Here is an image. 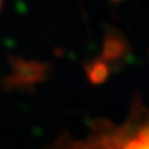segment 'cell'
<instances>
[{
    "mask_svg": "<svg viewBox=\"0 0 149 149\" xmlns=\"http://www.w3.org/2000/svg\"><path fill=\"white\" fill-rule=\"evenodd\" d=\"M63 149H149V116L118 128H104Z\"/></svg>",
    "mask_w": 149,
    "mask_h": 149,
    "instance_id": "obj_1",
    "label": "cell"
},
{
    "mask_svg": "<svg viewBox=\"0 0 149 149\" xmlns=\"http://www.w3.org/2000/svg\"><path fill=\"white\" fill-rule=\"evenodd\" d=\"M3 3H4V0H0V8H1V6H3Z\"/></svg>",
    "mask_w": 149,
    "mask_h": 149,
    "instance_id": "obj_2",
    "label": "cell"
}]
</instances>
